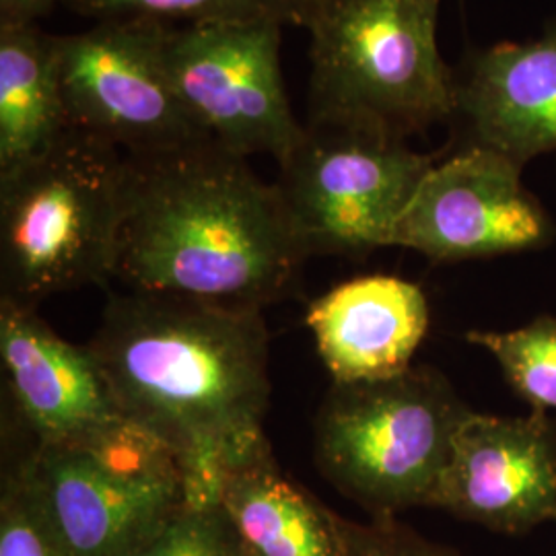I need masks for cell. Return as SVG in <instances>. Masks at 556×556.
<instances>
[{"label": "cell", "mask_w": 556, "mask_h": 556, "mask_svg": "<svg viewBox=\"0 0 556 556\" xmlns=\"http://www.w3.org/2000/svg\"><path fill=\"white\" fill-rule=\"evenodd\" d=\"M59 0H0V25H31L46 17Z\"/></svg>", "instance_id": "cell-22"}, {"label": "cell", "mask_w": 556, "mask_h": 556, "mask_svg": "<svg viewBox=\"0 0 556 556\" xmlns=\"http://www.w3.org/2000/svg\"><path fill=\"white\" fill-rule=\"evenodd\" d=\"M454 118L464 144L526 165L556 151V27L536 40L497 43L456 73Z\"/></svg>", "instance_id": "cell-13"}, {"label": "cell", "mask_w": 556, "mask_h": 556, "mask_svg": "<svg viewBox=\"0 0 556 556\" xmlns=\"http://www.w3.org/2000/svg\"><path fill=\"white\" fill-rule=\"evenodd\" d=\"M344 556H459L454 548L420 536L397 517L369 523L340 517Z\"/></svg>", "instance_id": "cell-21"}, {"label": "cell", "mask_w": 556, "mask_h": 556, "mask_svg": "<svg viewBox=\"0 0 556 556\" xmlns=\"http://www.w3.org/2000/svg\"><path fill=\"white\" fill-rule=\"evenodd\" d=\"M435 161L379 130L307 119L275 181L305 258H363L392 248L397 223Z\"/></svg>", "instance_id": "cell-7"}, {"label": "cell", "mask_w": 556, "mask_h": 556, "mask_svg": "<svg viewBox=\"0 0 556 556\" xmlns=\"http://www.w3.org/2000/svg\"><path fill=\"white\" fill-rule=\"evenodd\" d=\"M441 0H318L312 36L309 118L396 139L454 118L456 73L441 59Z\"/></svg>", "instance_id": "cell-4"}, {"label": "cell", "mask_w": 556, "mask_h": 556, "mask_svg": "<svg viewBox=\"0 0 556 556\" xmlns=\"http://www.w3.org/2000/svg\"><path fill=\"white\" fill-rule=\"evenodd\" d=\"M429 507L498 534H526L556 521V422L548 413H468Z\"/></svg>", "instance_id": "cell-11"}, {"label": "cell", "mask_w": 556, "mask_h": 556, "mask_svg": "<svg viewBox=\"0 0 556 556\" xmlns=\"http://www.w3.org/2000/svg\"><path fill=\"white\" fill-rule=\"evenodd\" d=\"M0 556H68L41 507L21 456L11 459L2 472Z\"/></svg>", "instance_id": "cell-19"}, {"label": "cell", "mask_w": 556, "mask_h": 556, "mask_svg": "<svg viewBox=\"0 0 556 556\" xmlns=\"http://www.w3.org/2000/svg\"><path fill=\"white\" fill-rule=\"evenodd\" d=\"M83 17L160 25L275 21L305 27L318 0H64Z\"/></svg>", "instance_id": "cell-17"}, {"label": "cell", "mask_w": 556, "mask_h": 556, "mask_svg": "<svg viewBox=\"0 0 556 556\" xmlns=\"http://www.w3.org/2000/svg\"><path fill=\"white\" fill-rule=\"evenodd\" d=\"M521 169L497 151L462 144L420 181L392 248L433 262H462L548 245L555 225L523 186Z\"/></svg>", "instance_id": "cell-10"}, {"label": "cell", "mask_w": 556, "mask_h": 556, "mask_svg": "<svg viewBox=\"0 0 556 556\" xmlns=\"http://www.w3.org/2000/svg\"><path fill=\"white\" fill-rule=\"evenodd\" d=\"M305 324L334 381L390 378L413 367L429 305L415 282L369 275L312 301Z\"/></svg>", "instance_id": "cell-14"}, {"label": "cell", "mask_w": 556, "mask_h": 556, "mask_svg": "<svg viewBox=\"0 0 556 556\" xmlns=\"http://www.w3.org/2000/svg\"><path fill=\"white\" fill-rule=\"evenodd\" d=\"M275 21L163 25L161 54L181 103L223 149L277 163L295 147L293 116L280 73Z\"/></svg>", "instance_id": "cell-8"}, {"label": "cell", "mask_w": 556, "mask_h": 556, "mask_svg": "<svg viewBox=\"0 0 556 556\" xmlns=\"http://www.w3.org/2000/svg\"><path fill=\"white\" fill-rule=\"evenodd\" d=\"M56 36L0 25V176L48 151L68 130Z\"/></svg>", "instance_id": "cell-16"}, {"label": "cell", "mask_w": 556, "mask_h": 556, "mask_svg": "<svg viewBox=\"0 0 556 556\" xmlns=\"http://www.w3.org/2000/svg\"><path fill=\"white\" fill-rule=\"evenodd\" d=\"M87 346L122 413L176 450L186 503L219 505L227 470L268 443L262 307L128 289Z\"/></svg>", "instance_id": "cell-1"}, {"label": "cell", "mask_w": 556, "mask_h": 556, "mask_svg": "<svg viewBox=\"0 0 556 556\" xmlns=\"http://www.w3.org/2000/svg\"><path fill=\"white\" fill-rule=\"evenodd\" d=\"M126 556H243V551L220 505L184 503Z\"/></svg>", "instance_id": "cell-20"}, {"label": "cell", "mask_w": 556, "mask_h": 556, "mask_svg": "<svg viewBox=\"0 0 556 556\" xmlns=\"http://www.w3.org/2000/svg\"><path fill=\"white\" fill-rule=\"evenodd\" d=\"M21 457L68 556H126L186 503L176 450L126 415L73 443H31Z\"/></svg>", "instance_id": "cell-6"}, {"label": "cell", "mask_w": 556, "mask_h": 556, "mask_svg": "<svg viewBox=\"0 0 556 556\" xmlns=\"http://www.w3.org/2000/svg\"><path fill=\"white\" fill-rule=\"evenodd\" d=\"M470 408L435 367L332 381L314 420L319 472L371 519L429 507Z\"/></svg>", "instance_id": "cell-5"}, {"label": "cell", "mask_w": 556, "mask_h": 556, "mask_svg": "<svg viewBox=\"0 0 556 556\" xmlns=\"http://www.w3.org/2000/svg\"><path fill=\"white\" fill-rule=\"evenodd\" d=\"M126 155L77 128L0 176V299L36 307L114 278Z\"/></svg>", "instance_id": "cell-3"}, {"label": "cell", "mask_w": 556, "mask_h": 556, "mask_svg": "<svg viewBox=\"0 0 556 556\" xmlns=\"http://www.w3.org/2000/svg\"><path fill=\"white\" fill-rule=\"evenodd\" d=\"M126 211L114 278L132 291L264 307L305 262L277 186L204 140L126 155Z\"/></svg>", "instance_id": "cell-2"}, {"label": "cell", "mask_w": 556, "mask_h": 556, "mask_svg": "<svg viewBox=\"0 0 556 556\" xmlns=\"http://www.w3.org/2000/svg\"><path fill=\"white\" fill-rule=\"evenodd\" d=\"M0 358L34 445L73 443L124 417L91 349L59 337L36 307L0 299Z\"/></svg>", "instance_id": "cell-12"}, {"label": "cell", "mask_w": 556, "mask_h": 556, "mask_svg": "<svg viewBox=\"0 0 556 556\" xmlns=\"http://www.w3.org/2000/svg\"><path fill=\"white\" fill-rule=\"evenodd\" d=\"M466 340L495 357L507 383L532 410H556V318L540 316L509 332L470 330Z\"/></svg>", "instance_id": "cell-18"}, {"label": "cell", "mask_w": 556, "mask_h": 556, "mask_svg": "<svg viewBox=\"0 0 556 556\" xmlns=\"http://www.w3.org/2000/svg\"><path fill=\"white\" fill-rule=\"evenodd\" d=\"M219 505L243 556H344L340 516L280 472L270 443L227 470Z\"/></svg>", "instance_id": "cell-15"}, {"label": "cell", "mask_w": 556, "mask_h": 556, "mask_svg": "<svg viewBox=\"0 0 556 556\" xmlns=\"http://www.w3.org/2000/svg\"><path fill=\"white\" fill-rule=\"evenodd\" d=\"M160 23L96 21L56 36L68 126L116 147L153 155L213 140L179 100L161 54Z\"/></svg>", "instance_id": "cell-9"}]
</instances>
